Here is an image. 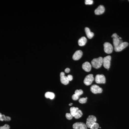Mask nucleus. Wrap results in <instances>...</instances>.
I'll return each instance as SVG.
<instances>
[{"label": "nucleus", "instance_id": "obj_1", "mask_svg": "<svg viewBox=\"0 0 129 129\" xmlns=\"http://www.w3.org/2000/svg\"><path fill=\"white\" fill-rule=\"evenodd\" d=\"M103 58L101 57H99L98 58H94L91 61L92 66L94 68H99L103 64Z\"/></svg>", "mask_w": 129, "mask_h": 129}, {"label": "nucleus", "instance_id": "obj_2", "mask_svg": "<svg viewBox=\"0 0 129 129\" xmlns=\"http://www.w3.org/2000/svg\"><path fill=\"white\" fill-rule=\"evenodd\" d=\"M97 118L94 115H89L87 119L86 122V125L87 127L90 128L91 126L96 123Z\"/></svg>", "mask_w": 129, "mask_h": 129}, {"label": "nucleus", "instance_id": "obj_3", "mask_svg": "<svg viewBox=\"0 0 129 129\" xmlns=\"http://www.w3.org/2000/svg\"><path fill=\"white\" fill-rule=\"evenodd\" d=\"M112 37L113 38V43L114 48L117 47L119 44L123 43V41L119 39V37L116 33H114L112 36Z\"/></svg>", "mask_w": 129, "mask_h": 129}, {"label": "nucleus", "instance_id": "obj_4", "mask_svg": "<svg viewBox=\"0 0 129 129\" xmlns=\"http://www.w3.org/2000/svg\"><path fill=\"white\" fill-rule=\"evenodd\" d=\"M94 79V77L93 74H89L85 77L84 83L86 86H89L92 83Z\"/></svg>", "mask_w": 129, "mask_h": 129}, {"label": "nucleus", "instance_id": "obj_5", "mask_svg": "<svg viewBox=\"0 0 129 129\" xmlns=\"http://www.w3.org/2000/svg\"><path fill=\"white\" fill-rule=\"evenodd\" d=\"M111 56H108L103 58V65L105 69H109L111 65Z\"/></svg>", "mask_w": 129, "mask_h": 129}, {"label": "nucleus", "instance_id": "obj_6", "mask_svg": "<svg viewBox=\"0 0 129 129\" xmlns=\"http://www.w3.org/2000/svg\"><path fill=\"white\" fill-rule=\"evenodd\" d=\"M104 51L105 53L110 54L112 53L113 51V47L112 45L110 43L106 42L104 43Z\"/></svg>", "mask_w": 129, "mask_h": 129}, {"label": "nucleus", "instance_id": "obj_7", "mask_svg": "<svg viewBox=\"0 0 129 129\" xmlns=\"http://www.w3.org/2000/svg\"><path fill=\"white\" fill-rule=\"evenodd\" d=\"M95 81L97 84H105L106 82V79L103 74L97 75L95 77Z\"/></svg>", "mask_w": 129, "mask_h": 129}, {"label": "nucleus", "instance_id": "obj_8", "mask_svg": "<svg viewBox=\"0 0 129 129\" xmlns=\"http://www.w3.org/2000/svg\"><path fill=\"white\" fill-rule=\"evenodd\" d=\"M90 90L93 93L97 94L102 93L103 89L99 86L97 85H93L91 87Z\"/></svg>", "mask_w": 129, "mask_h": 129}, {"label": "nucleus", "instance_id": "obj_9", "mask_svg": "<svg viewBox=\"0 0 129 129\" xmlns=\"http://www.w3.org/2000/svg\"><path fill=\"white\" fill-rule=\"evenodd\" d=\"M73 129H87L86 125L83 122H76L72 126Z\"/></svg>", "mask_w": 129, "mask_h": 129}, {"label": "nucleus", "instance_id": "obj_10", "mask_svg": "<svg viewBox=\"0 0 129 129\" xmlns=\"http://www.w3.org/2000/svg\"><path fill=\"white\" fill-rule=\"evenodd\" d=\"M129 45V43L127 42H123L119 44V45L115 48H114L115 51L116 52L122 51L123 49L126 48Z\"/></svg>", "mask_w": 129, "mask_h": 129}, {"label": "nucleus", "instance_id": "obj_11", "mask_svg": "<svg viewBox=\"0 0 129 129\" xmlns=\"http://www.w3.org/2000/svg\"><path fill=\"white\" fill-rule=\"evenodd\" d=\"M60 81L61 83L64 85H66L68 84L69 80L68 79L67 76L65 75V73L64 72H61L60 74Z\"/></svg>", "mask_w": 129, "mask_h": 129}, {"label": "nucleus", "instance_id": "obj_12", "mask_svg": "<svg viewBox=\"0 0 129 129\" xmlns=\"http://www.w3.org/2000/svg\"><path fill=\"white\" fill-rule=\"evenodd\" d=\"M83 52L81 50H77L75 52L72 56V58L74 60H78L80 59L83 56Z\"/></svg>", "mask_w": 129, "mask_h": 129}, {"label": "nucleus", "instance_id": "obj_13", "mask_svg": "<svg viewBox=\"0 0 129 129\" xmlns=\"http://www.w3.org/2000/svg\"><path fill=\"white\" fill-rule=\"evenodd\" d=\"M105 12V8L103 5H99V7L95 10V13L97 15L102 14Z\"/></svg>", "mask_w": 129, "mask_h": 129}, {"label": "nucleus", "instance_id": "obj_14", "mask_svg": "<svg viewBox=\"0 0 129 129\" xmlns=\"http://www.w3.org/2000/svg\"><path fill=\"white\" fill-rule=\"evenodd\" d=\"M82 68L86 72H90L91 69V65L88 62H86L82 65Z\"/></svg>", "mask_w": 129, "mask_h": 129}, {"label": "nucleus", "instance_id": "obj_15", "mask_svg": "<svg viewBox=\"0 0 129 129\" xmlns=\"http://www.w3.org/2000/svg\"><path fill=\"white\" fill-rule=\"evenodd\" d=\"M85 32L87 38L89 39H91L94 36V33L90 31V29L88 27H86L85 29Z\"/></svg>", "mask_w": 129, "mask_h": 129}, {"label": "nucleus", "instance_id": "obj_16", "mask_svg": "<svg viewBox=\"0 0 129 129\" xmlns=\"http://www.w3.org/2000/svg\"><path fill=\"white\" fill-rule=\"evenodd\" d=\"M87 39L85 37H82L78 40V44L80 46H83L86 44Z\"/></svg>", "mask_w": 129, "mask_h": 129}, {"label": "nucleus", "instance_id": "obj_17", "mask_svg": "<svg viewBox=\"0 0 129 129\" xmlns=\"http://www.w3.org/2000/svg\"><path fill=\"white\" fill-rule=\"evenodd\" d=\"M79 110V108L77 107H72L70 108V113L73 116V117H75V116L76 115Z\"/></svg>", "mask_w": 129, "mask_h": 129}, {"label": "nucleus", "instance_id": "obj_18", "mask_svg": "<svg viewBox=\"0 0 129 129\" xmlns=\"http://www.w3.org/2000/svg\"><path fill=\"white\" fill-rule=\"evenodd\" d=\"M54 93L51 92H47L45 94V97L47 98H50L51 99H53L55 98Z\"/></svg>", "mask_w": 129, "mask_h": 129}, {"label": "nucleus", "instance_id": "obj_19", "mask_svg": "<svg viewBox=\"0 0 129 129\" xmlns=\"http://www.w3.org/2000/svg\"><path fill=\"white\" fill-rule=\"evenodd\" d=\"M11 120V118L8 116H5L4 115H2L0 121H9Z\"/></svg>", "mask_w": 129, "mask_h": 129}, {"label": "nucleus", "instance_id": "obj_20", "mask_svg": "<svg viewBox=\"0 0 129 129\" xmlns=\"http://www.w3.org/2000/svg\"><path fill=\"white\" fill-rule=\"evenodd\" d=\"M82 115H83V113L81 110L79 109L77 114L74 117H75V118L79 119L82 117Z\"/></svg>", "mask_w": 129, "mask_h": 129}, {"label": "nucleus", "instance_id": "obj_21", "mask_svg": "<svg viewBox=\"0 0 129 129\" xmlns=\"http://www.w3.org/2000/svg\"><path fill=\"white\" fill-rule=\"evenodd\" d=\"M87 99V97L82 98H80L79 100V102L81 104H84L86 102Z\"/></svg>", "mask_w": 129, "mask_h": 129}, {"label": "nucleus", "instance_id": "obj_22", "mask_svg": "<svg viewBox=\"0 0 129 129\" xmlns=\"http://www.w3.org/2000/svg\"><path fill=\"white\" fill-rule=\"evenodd\" d=\"M99 125L97 123H95L93 125H92L90 128V129H98L99 128Z\"/></svg>", "mask_w": 129, "mask_h": 129}, {"label": "nucleus", "instance_id": "obj_23", "mask_svg": "<svg viewBox=\"0 0 129 129\" xmlns=\"http://www.w3.org/2000/svg\"><path fill=\"white\" fill-rule=\"evenodd\" d=\"M83 91L82 90H76L75 91V94L77 95L78 96H80L83 94Z\"/></svg>", "mask_w": 129, "mask_h": 129}, {"label": "nucleus", "instance_id": "obj_24", "mask_svg": "<svg viewBox=\"0 0 129 129\" xmlns=\"http://www.w3.org/2000/svg\"><path fill=\"white\" fill-rule=\"evenodd\" d=\"M66 117L68 120H71L73 118V116L71 115V113H67L66 114Z\"/></svg>", "mask_w": 129, "mask_h": 129}, {"label": "nucleus", "instance_id": "obj_25", "mask_svg": "<svg viewBox=\"0 0 129 129\" xmlns=\"http://www.w3.org/2000/svg\"><path fill=\"white\" fill-rule=\"evenodd\" d=\"M85 3L86 5H91L93 3V0H86Z\"/></svg>", "mask_w": 129, "mask_h": 129}, {"label": "nucleus", "instance_id": "obj_26", "mask_svg": "<svg viewBox=\"0 0 129 129\" xmlns=\"http://www.w3.org/2000/svg\"><path fill=\"white\" fill-rule=\"evenodd\" d=\"M10 127L8 125H5L3 126L0 127V129H10Z\"/></svg>", "mask_w": 129, "mask_h": 129}, {"label": "nucleus", "instance_id": "obj_27", "mask_svg": "<svg viewBox=\"0 0 129 129\" xmlns=\"http://www.w3.org/2000/svg\"><path fill=\"white\" fill-rule=\"evenodd\" d=\"M79 96L75 94L73 95L72 97V98L74 100H76L77 99H79Z\"/></svg>", "mask_w": 129, "mask_h": 129}, {"label": "nucleus", "instance_id": "obj_28", "mask_svg": "<svg viewBox=\"0 0 129 129\" xmlns=\"http://www.w3.org/2000/svg\"><path fill=\"white\" fill-rule=\"evenodd\" d=\"M67 77H68V79L69 81H72V79H73L72 76L71 75H68L67 76Z\"/></svg>", "mask_w": 129, "mask_h": 129}, {"label": "nucleus", "instance_id": "obj_29", "mask_svg": "<svg viewBox=\"0 0 129 129\" xmlns=\"http://www.w3.org/2000/svg\"><path fill=\"white\" fill-rule=\"evenodd\" d=\"M65 72H66V73H69V72L70 71V69L69 68H67L66 69H65Z\"/></svg>", "mask_w": 129, "mask_h": 129}, {"label": "nucleus", "instance_id": "obj_30", "mask_svg": "<svg viewBox=\"0 0 129 129\" xmlns=\"http://www.w3.org/2000/svg\"><path fill=\"white\" fill-rule=\"evenodd\" d=\"M2 115L1 113H0V120L1 119V116H2Z\"/></svg>", "mask_w": 129, "mask_h": 129}, {"label": "nucleus", "instance_id": "obj_31", "mask_svg": "<svg viewBox=\"0 0 129 129\" xmlns=\"http://www.w3.org/2000/svg\"><path fill=\"white\" fill-rule=\"evenodd\" d=\"M72 105V103H70V104H69V105H70V106H71V105Z\"/></svg>", "mask_w": 129, "mask_h": 129}]
</instances>
